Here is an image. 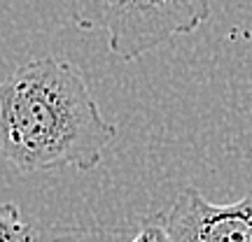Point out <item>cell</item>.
<instances>
[{"label":"cell","mask_w":252,"mask_h":242,"mask_svg":"<svg viewBox=\"0 0 252 242\" xmlns=\"http://www.w3.org/2000/svg\"><path fill=\"white\" fill-rule=\"evenodd\" d=\"M166 226L173 242H252V191L217 205L196 187H185L166 215Z\"/></svg>","instance_id":"3"},{"label":"cell","mask_w":252,"mask_h":242,"mask_svg":"<svg viewBox=\"0 0 252 242\" xmlns=\"http://www.w3.org/2000/svg\"><path fill=\"white\" fill-rule=\"evenodd\" d=\"M0 242H40V233L24 221L17 203L0 205Z\"/></svg>","instance_id":"4"},{"label":"cell","mask_w":252,"mask_h":242,"mask_svg":"<svg viewBox=\"0 0 252 242\" xmlns=\"http://www.w3.org/2000/svg\"><path fill=\"white\" fill-rule=\"evenodd\" d=\"M117 135L65 58L40 56L0 81V156L21 175L94 170Z\"/></svg>","instance_id":"1"},{"label":"cell","mask_w":252,"mask_h":242,"mask_svg":"<svg viewBox=\"0 0 252 242\" xmlns=\"http://www.w3.org/2000/svg\"><path fill=\"white\" fill-rule=\"evenodd\" d=\"M128 242H173L171 233H168V226H166V215L157 212V215L145 216L135 235Z\"/></svg>","instance_id":"5"},{"label":"cell","mask_w":252,"mask_h":242,"mask_svg":"<svg viewBox=\"0 0 252 242\" xmlns=\"http://www.w3.org/2000/svg\"><path fill=\"white\" fill-rule=\"evenodd\" d=\"M40 242H87V233L80 228H56Z\"/></svg>","instance_id":"6"},{"label":"cell","mask_w":252,"mask_h":242,"mask_svg":"<svg viewBox=\"0 0 252 242\" xmlns=\"http://www.w3.org/2000/svg\"><path fill=\"white\" fill-rule=\"evenodd\" d=\"M70 17L80 30H103L122 61H135L206 24L210 0H70Z\"/></svg>","instance_id":"2"}]
</instances>
